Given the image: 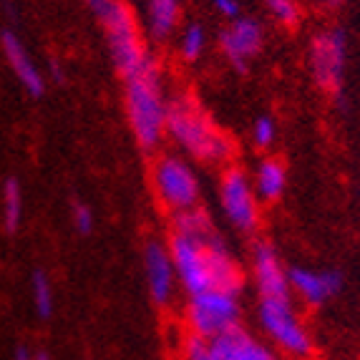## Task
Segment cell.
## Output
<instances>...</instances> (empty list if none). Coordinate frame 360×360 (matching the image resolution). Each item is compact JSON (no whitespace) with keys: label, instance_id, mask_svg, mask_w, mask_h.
<instances>
[{"label":"cell","instance_id":"cell-1","mask_svg":"<svg viewBox=\"0 0 360 360\" xmlns=\"http://www.w3.org/2000/svg\"><path fill=\"white\" fill-rule=\"evenodd\" d=\"M167 139H172L186 156L202 164H229L237 156L234 141L217 127L207 108L186 91L169 96Z\"/></svg>","mask_w":360,"mask_h":360},{"label":"cell","instance_id":"cell-2","mask_svg":"<svg viewBox=\"0 0 360 360\" xmlns=\"http://www.w3.org/2000/svg\"><path fill=\"white\" fill-rule=\"evenodd\" d=\"M124 111L139 149L144 154H156L167 139L169 94L154 56L141 71L124 78Z\"/></svg>","mask_w":360,"mask_h":360},{"label":"cell","instance_id":"cell-3","mask_svg":"<svg viewBox=\"0 0 360 360\" xmlns=\"http://www.w3.org/2000/svg\"><path fill=\"white\" fill-rule=\"evenodd\" d=\"M98 20L103 25L106 49L116 73L121 78H129L136 71H141L154 53H151L149 46L144 43L134 8L129 3H124V0H114L111 8Z\"/></svg>","mask_w":360,"mask_h":360},{"label":"cell","instance_id":"cell-4","mask_svg":"<svg viewBox=\"0 0 360 360\" xmlns=\"http://www.w3.org/2000/svg\"><path fill=\"white\" fill-rule=\"evenodd\" d=\"M257 323L272 345L285 355L292 360H310L315 345L300 312L295 310L292 297H259Z\"/></svg>","mask_w":360,"mask_h":360},{"label":"cell","instance_id":"cell-5","mask_svg":"<svg viewBox=\"0 0 360 360\" xmlns=\"http://www.w3.org/2000/svg\"><path fill=\"white\" fill-rule=\"evenodd\" d=\"M186 333L202 335L207 340L224 335L242 325V302L240 292L210 288L205 292L189 295L184 307Z\"/></svg>","mask_w":360,"mask_h":360},{"label":"cell","instance_id":"cell-6","mask_svg":"<svg viewBox=\"0 0 360 360\" xmlns=\"http://www.w3.org/2000/svg\"><path fill=\"white\" fill-rule=\"evenodd\" d=\"M151 186H154L159 205L169 214L199 207V199H202V184H199L197 172L184 156L176 154L156 156L151 164Z\"/></svg>","mask_w":360,"mask_h":360},{"label":"cell","instance_id":"cell-7","mask_svg":"<svg viewBox=\"0 0 360 360\" xmlns=\"http://www.w3.org/2000/svg\"><path fill=\"white\" fill-rule=\"evenodd\" d=\"M345 63H348V41L338 28L315 33L307 49V68L320 91L340 96L345 84Z\"/></svg>","mask_w":360,"mask_h":360},{"label":"cell","instance_id":"cell-8","mask_svg":"<svg viewBox=\"0 0 360 360\" xmlns=\"http://www.w3.org/2000/svg\"><path fill=\"white\" fill-rule=\"evenodd\" d=\"M219 205L227 222L242 234H255L259 227V197L255 192L252 176L237 164L224 167L219 176Z\"/></svg>","mask_w":360,"mask_h":360},{"label":"cell","instance_id":"cell-9","mask_svg":"<svg viewBox=\"0 0 360 360\" xmlns=\"http://www.w3.org/2000/svg\"><path fill=\"white\" fill-rule=\"evenodd\" d=\"M207 240H210V237H207ZM207 240H202V237H189V234H179V232H169L167 247H169V255H172V262H174L176 280H179L186 297L197 292H205V290L212 288Z\"/></svg>","mask_w":360,"mask_h":360},{"label":"cell","instance_id":"cell-10","mask_svg":"<svg viewBox=\"0 0 360 360\" xmlns=\"http://www.w3.org/2000/svg\"><path fill=\"white\" fill-rule=\"evenodd\" d=\"M264 43V28L259 20L250 15H240L227 23V28L219 33V49L222 56L232 63L237 71H245L250 60L262 51Z\"/></svg>","mask_w":360,"mask_h":360},{"label":"cell","instance_id":"cell-11","mask_svg":"<svg viewBox=\"0 0 360 360\" xmlns=\"http://www.w3.org/2000/svg\"><path fill=\"white\" fill-rule=\"evenodd\" d=\"M252 280L259 297H292L290 270L267 240H257L252 247Z\"/></svg>","mask_w":360,"mask_h":360},{"label":"cell","instance_id":"cell-12","mask_svg":"<svg viewBox=\"0 0 360 360\" xmlns=\"http://www.w3.org/2000/svg\"><path fill=\"white\" fill-rule=\"evenodd\" d=\"M144 272H146V288H149L151 300L156 307L172 305V297L176 292V270L169 255L167 242L151 240L144 247Z\"/></svg>","mask_w":360,"mask_h":360},{"label":"cell","instance_id":"cell-13","mask_svg":"<svg viewBox=\"0 0 360 360\" xmlns=\"http://www.w3.org/2000/svg\"><path fill=\"white\" fill-rule=\"evenodd\" d=\"M0 49H3L8 66H11L13 76L18 78V84L25 89V94L33 98H41L43 94H46V76H43V71L36 66V60L28 53V49L23 46L18 33H13V30H8V28L3 30V33H0Z\"/></svg>","mask_w":360,"mask_h":360},{"label":"cell","instance_id":"cell-14","mask_svg":"<svg viewBox=\"0 0 360 360\" xmlns=\"http://www.w3.org/2000/svg\"><path fill=\"white\" fill-rule=\"evenodd\" d=\"M290 288L302 302L320 307L342 290V275L335 270H310V267H290Z\"/></svg>","mask_w":360,"mask_h":360},{"label":"cell","instance_id":"cell-15","mask_svg":"<svg viewBox=\"0 0 360 360\" xmlns=\"http://www.w3.org/2000/svg\"><path fill=\"white\" fill-rule=\"evenodd\" d=\"M212 360H277L267 342H259L245 328H234L212 340Z\"/></svg>","mask_w":360,"mask_h":360},{"label":"cell","instance_id":"cell-16","mask_svg":"<svg viewBox=\"0 0 360 360\" xmlns=\"http://www.w3.org/2000/svg\"><path fill=\"white\" fill-rule=\"evenodd\" d=\"M207 255H210V277L212 288L217 290H229V292H242L245 285V272H242L240 262L229 252L227 242L219 234H212L207 240Z\"/></svg>","mask_w":360,"mask_h":360},{"label":"cell","instance_id":"cell-17","mask_svg":"<svg viewBox=\"0 0 360 360\" xmlns=\"http://www.w3.org/2000/svg\"><path fill=\"white\" fill-rule=\"evenodd\" d=\"M181 0H144L146 33L154 43H167L181 20Z\"/></svg>","mask_w":360,"mask_h":360},{"label":"cell","instance_id":"cell-18","mask_svg":"<svg viewBox=\"0 0 360 360\" xmlns=\"http://www.w3.org/2000/svg\"><path fill=\"white\" fill-rule=\"evenodd\" d=\"M252 184L262 202H267V205L280 202L285 197V189H288V167L283 164V159H275V156L262 159L255 169Z\"/></svg>","mask_w":360,"mask_h":360},{"label":"cell","instance_id":"cell-19","mask_svg":"<svg viewBox=\"0 0 360 360\" xmlns=\"http://www.w3.org/2000/svg\"><path fill=\"white\" fill-rule=\"evenodd\" d=\"M172 232H179V234H189V237H212L217 232L214 222H212V214L205 210V207H192V210H184V212H176L172 214Z\"/></svg>","mask_w":360,"mask_h":360},{"label":"cell","instance_id":"cell-20","mask_svg":"<svg viewBox=\"0 0 360 360\" xmlns=\"http://www.w3.org/2000/svg\"><path fill=\"white\" fill-rule=\"evenodd\" d=\"M23 222V186L15 176H8L3 184V227L6 232H18Z\"/></svg>","mask_w":360,"mask_h":360},{"label":"cell","instance_id":"cell-21","mask_svg":"<svg viewBox=\"0 0 360 360\" xmlns=\"http://www.w3.org/2000/svg\"><path fill=\"white\" fill-rule=\"evenodd\" d=\"M207 49V30L205 25L199 23H186L179 33V53L186 63H194V60L202 58Z\"/></svg>","mask_w":360,"mask_h":360},{"label":"cell","instance_id":"cell-22","mask_svg":"<svg viewBox=\"0 0 360 360\" xmlns=\"http://www.w3.org/2000/svg\"><path fill=\"white\" fill-rule=\"evenodd\" d=\"M30 295H33L36 315L43 320H49L53 315V288H51L49 275L43 270H36L33 277H30Z\"/></svg>","mask_w":360,"mask_h":360},{"label":"cell","instance_id":"cell-23","mask_svg":"<svg viewBox=\"0 0 360 360\" xmlns=\"http://www.w3.org/2000/svg\"><path fill=\"white\" fill-rule=\"evenodd\" d=\"M267 3V11L272 13V18L277 23L288 25V28H295L300 23V6L297 0H264Z\"/></svg>","mask_w":360,"mask_h":360},{"label":"cell","instance_id":"cell-24","mask_svg":"<svg viewBox=\"0 0 360 360\" xmlns=\"http://www.w3.org/2000/svg\"><path fill=\"white\" fill-rule=\"evenodd\" d=\"M181 360H212V340L186 333L181 340Z\"/></svg>","mask_w":360,"mask_h":360},{"label":"cell","instance_id":"cell-25","mask_svg":"<svg viewBox=\"0 0 360 360\" xmlns=\"http://www.w3.org/2000/svg\"><path fill=\"white\" fill-rule=\"evenodd\" d=\"M277 139V127L270 116H259L252 124V144L257 149H270Z\"/></svg>","mask_w":360,"mask_h":360},{"label":"cell","instance_id":"cell-26","mask_svg":"<svg viewBox=\"0 0 360 360\" xmlns=\"http://www.w3.org/2000/svg\"><path fill=\"white\" fill-rule=\"evenodd\" d=\"M71 222H73V229H76L78 234L94 232V212H91V207L84 205V202H73L71 205Z\"/></svg>","mask_w":360,"mask_h":360},{"label":"cell","instance_id":"cell-27","mask_svg":"<svg viewBox=\"0 0 360 360\" xmlns=\"http://www.w3.org/2000/svg\"><path fill=\"white\" fill-rule=\"evenodd\" d=\"M212 6H214V11L227 20H234V18H240L242 15L240 0H212Z\"/></svg>","mask_w":360,"mask_h":360},{"label":"cell","instance_id":"cell-28","mask_svg":"<svg viewBox=\"0 0 360 360\" xmlns=\"http://www.w3.org/2000/svg\"><path fill=\"white\" fill-rule=\"evenodd\" d=\"M84 3L89 6V11L94 13L96 18H101L103 13H106L108 8H111V3H114V0H84Z\"/></svg>","mask_w":360,"mask_h":360},{"label":"cell","instance_id":"cell-29","mask_svg":"<svg viewBox=\"0 0 360 360\" xmlns=\"http://www.w3.org/2000/svg\"><path fill=\"white\" fill-rule=\"evenodd\" d=\"M51 76H53L56 84H63L66 81V73H63V68H60V63H56V60H51Z\"/></svg>","mask_w":360,"mask_h":360},{"label":"cell","instance_id":"cell-30","mask_svg":"<svg viewBox=\"0 0 360 360\" xmlns=\"http://www.w3.org/2000/svg\"><path fill=\"white\" fill-rule=\"evenodd\" d=\"M13 360H33V350H28L25 345H18L15 353H13Z\"/></svg>","mask_w":360,"mask_h":360},{"label":"cell","instance_id":"cell-31","mask_svg":"<svg viewBox=\"0 0 360 360\" xmlns=\"http://www.w3.org/2000/svg\"><path fill=\"white\" fill-rule=\"evenodd\" d=\"M33 360H51V355H49V350H43V348H38V350H33Z\"/></svg>","mask_w":360,"mask_h":360},{"label":"cell","instance_id":"cell-32","mask_svg":"<svg viewBox=\"0 0 360 360\" xmlns=\"http://www.w3.org/2000/svg\"><path fill=\"white\" fill-rule=\"evenodd\" d=\"M345 0H323V6H328V8H338V6H342Z\"/></svg>","mask_w":360,"mask_h":360}]
</instances>
